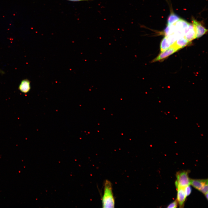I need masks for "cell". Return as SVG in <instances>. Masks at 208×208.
I'll return each mask as SVG.
<instances>
[{
  "label": "cell",
  "mask_w": 208,
  "mask_h": 208,
  "mask_svg": "<svg viewBox=\"0 0 208 208\" xmlns=\"http://www.w3.org/2000/svg\"><path fill=\"white\" fill-rule=\"evenodd\" d=\"M104 186L103 194L102 197L103 207H114L115 202L112 183L109 181L106 180Z\"/></svg>",
  "instance_id": "1"
},
{
  "label": "cell",
  "mask_w": 208,
  "mask_h": 208,
  "mask_svg": "<svg viewBox=\"0 0 208 208\" xmlns=\"http://www.w3.org/2000/svg\"><path fill=\"white\" fill-rule=\"evenodd\" d=\"M190 171L188 170L179 171L176 173L177 180L175 182L176 187H184L190 185L191 179L189 177Z\"/></svg>",
  "instance_id": "2"
},
{
  "label": "cell",
  "mask_w": 208,
  "mask_h": 208,
  "mask_svg": "<svg viewBox=\"0 0 208 208\" xmlns=\"http://www.w3.org/2000/svg\"><path fill=\"white\" fill-rule=\"evenodd\" d=\"M192 22L195 32V38H200L207 32L208 30L201 23L194 18H192Z\"/></svg>",
  "instance_id": "3"
},
{
  "label": "cell",
  "mask_w": 208,
  "mask_h": 208,
  "mask_svg": "<svg viewBox=\"0 0 208 208\" xmlns=\"http://www.w3.org/2000/svg\"><path fill=\"white\" fill-rule=\"evenodd\" d=\"M179 50L178 48L172 44L166 50L161 52V53L157 57L153 60L151 62L153 63L163 60Z\"/></svg>",
  "instance_id": "4"
},
{
  "label": "cell",
  "mask_w": 208,
  "mask_h": 208,
  "mask_svg": "<svg viewBox=\"0 0 208 208\" xmlns=\"http://www.w3.org/2000/svg\"><path fill=\"white\" fill-rule=\"evenodd\" d=\"M177 200L179 204L180 207H183L185 200L186 196L184 188L177 187Z\"/></svg>",
  "instance_id": "5"
},
{
  "label": "cell",
  "mask_w": 208,
  "mask_h": 208,
  "mask_svg": "<svg viewBox=\"0 0 208 208\" xmlns=\"http://www.w3.org/2000/svg\"><path fill=\"white\" fill-rule=\"evenodd\" d=\"M195 34L194 28L192 24L189 23L185 30L184 37L190 42L195 38Z\"/></svg>",
  "instance_id": "6"
},
{
  "label": "cell",
  "mask_w": 208,
  "mask_h": 208,
  "mask_svg": "<svg viewBox=\"0 0 208 208\" xmlns=\"http://www.w3.org/2000/svg\"><path fill=\"white\" fill-rule=\"evenodd\" d=\"M31 88L30 81L28 79L22 80L19 85L18 89L21 92L26 94L28 93Z\"/></svg>",
  "instance_id": "7"
},
{
  "label": "cell",
  "mask_w": 208,
  "mask_h": 208,
  "mask_svg": "<svg viewBox=\"0 0 208 208\" xmlns=\"http://www.w3.org/2000/svg\"><path fill=\"white\" fill-rule=\"evenodd\" d=\"M208 183L207 179H190V185L200 190L203 186Z\"/></svg>",
  "instance_id": "8"
},
{
  "label": "cell",
  "mask_w": 208,
  "mask_h": 208,
  "mask_svg": "<svg viewBox=\"0 0 208 208\" xmlns=\"http://www.w3.org/2000/svg\"><path fill=\"white\" fill-rule=\"evenodd\" d=\"M189 42L184 37H181L178 38L173 44L180 49L187 45Z\"/></svg>",
  "instance_id": "9"
},
{
  "label": "cell",
  "mask_w": 208,
  "mask_h": 208,
  "mask_svg": "<svg viewBox=\"0 0 208 208\" xmlns=\"http://www.w3.org/2000/svg\"><path fill=\"white\" fill-rule=\"evenodd\" d=\"M180 17L176 14L172 13L169 16L167 20V25L174 24L180 19Z\"/></svg>",
  "instance_id": "10"
},
{
  "label": "cell",
  "mask_w": 208,
  "mask_h": 208,
  "mask_svg": "<svg viewBox=\"0 0 208 208\" xmlns=\"http://www.w3.org/2000/svg\"><path fill=\"white\" fill-rule=\"evenodd\" d=\"M171 45L168 41L167 37L165 36L162 39L160 44V49L162 52L170 47Z\"/></svg>",
  "instance_id": "11"
},
{
  "label": "cell",
  "mask_w": 208,
  "mask_h": 208,
  "mask_svg": "<svg viewBox=\"0 0 208 208\" xmlns=\"http://www.w3.org/2000/svg\"><path fill=\"white\" fill-rule=\"evenodd\" d=\"M175 31V26L174 24H173L170 25H167V27L164 30V32L165 36H167L174 34Z\"/></svg>",
  "instance_id": "12"
},
{
  "label": "cell",
  "mask_w": 208,
  "mask_h": 208,
  "mask_svg": "<svg viewBox=\"0 0 208 208\" xmlns=\"http://www.w3.org/2000/svg\"><path fill=\"white\" fill-rule=\"evenodd\" d=\"M183 188L186 196H189L192 192V190L191 187L189 185Z\"/></svg>",
  "instance_id": "13"
},
{
  "label": "cell",
  "mask_w": 208,
  "mask_h": 208,
  "mask_svg": "<svg viewBox=\"0 0 208 208\" xmlns=\"http://www.w3.org/2000/svg\"><path fill=\"white\" fill-rule=\"evenodd\" d=\"M205 194L208 192V183L205 184L199 190Z\"/></svg>",
  "instance_id": "14"
},
{
  "label": "cell",
  "mask_w": 208,
  "mask_h": 208,
  "mask_svg": "<svg viewBox=\"0 0 208 208\" xmlns=\"http://www.w3.org/2000/svg\"><path fill=\"white\" fill-rule=\"evenodd\" d=\"M178 203L177 200L169 204L167 207V208H177V207Z\"/></svg>",
  "instance_id": "15"
},
{
  "label": "cell",
  "mask_w": 208,
  "mask_h": 208,
  "mask_svg": "<svg viewBox=\"0 0 208 208\" xmlns=\"http://www.w3.org/2000/svg\"><path fill=\"white\" fill-rule=\"evenodd\" d=\"M68 1H72V2H79L81 1H93V0H66Z\"/></svg>",
  "instance_id": "16"
},
{
  "label": "cell",
  "mask_w": 208,
  "mask_h": 208,
  "mask_svg": "<svg viewBox=\"0 0 208 208\" xmlns=\"http://www.w3.org/2000/svg\"><path fill=\"white\" fill-rule=\"evenodd\" d=\"M0 73L2 75H3L5 73V72L3 71L0 69Z\"/></svg>",
  "instance_id": "17"
},
{
  "label": "cell",
  "mask_w": 208,
  "mask_h": 208,
  "mask_svg": "<svg viewBox=\"0 0 208 208\" xmlns=\"http://www.w3.org/2000/svg\"><path fill=\"white\" fill-rule=\"evenodd\" d=\"M204 194L206 197V198L207 200H208V192L206 193V194Z\"/></svg>",
  "instance_id": "18"
}]
</instances>
